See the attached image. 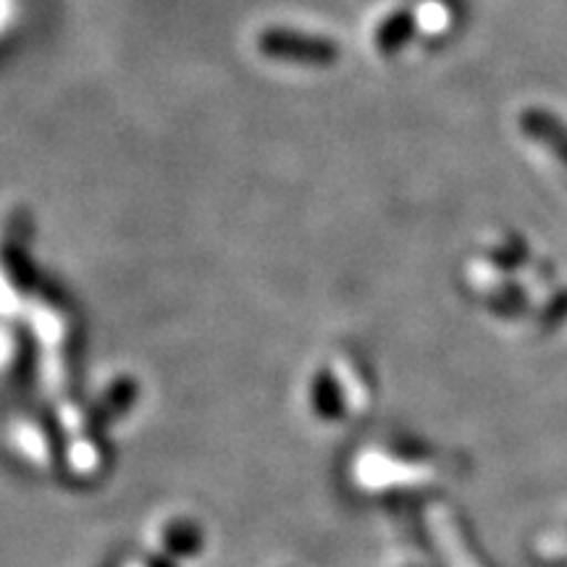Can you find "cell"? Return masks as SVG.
<instances>
[{
	"mask_svg": "<svg viewBox=\"0 0 567 567\" xmlns=\"http://www.w3.org/2000/svg\"><path fill=\"white\" fill-rule=\"evenodd\" d=\"M258 45L268 59L297 61L308 66H329L339 59V48L331 40L292 30H268L260 34Z\"/></svg>",
	"mask_w": 567,
	"mask_h": 567,
	"instance_id": "cell-1",
	"label": "cell"
},
{
	"mask_svg": "<svg viewBox=\"0 0 567 567\" xmlns=\"http://www.w3.org/2000/svg\"><path fill=\"white\" fill-rule=\"evenodd\" d=\"M517 126L530 142L542 145L544 151L567 166V122L555 111L542 109V105H528L517 116Z\"/></svg>",
	"mask_w": 567,
	"mask_h": 567,
	"instance_id": "cell-2",
	"label": "cell"
},
{
	"mask_svg": "<svg viewBox=\"0 0 567 567\" xmlns=\"http://www.w3.org/2000/svg\"><path fill=\"white\" fill-rule=\"evenodd\" d=\"M415 34V13L413 11H394L375 32V48L384 55H392L400 48L408 45V40Z\"/></svg>",
	"mask_w": 567,
	"mask_h": 567,
	"instance_id": "cell-3",
	"label": "cell"
}]
</instances>
